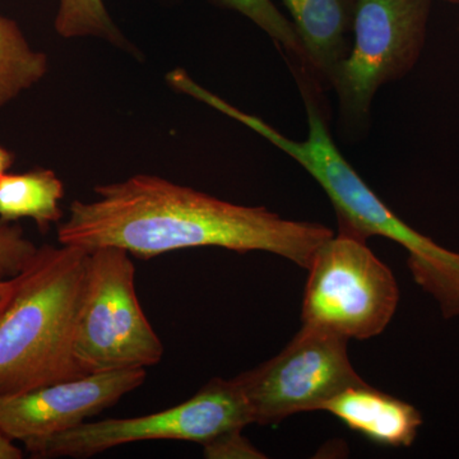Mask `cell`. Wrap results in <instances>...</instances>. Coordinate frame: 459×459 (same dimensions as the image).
Here are the masks:
<instances>
[{
  "label": "cell",
  "mask_w": 459,
  "mask_h": 459,
  "mask_svg": "<svg viewBox=\"0 0 459 459\" xmlns=\"http://www.w3.org/2000/svg\"><path fill=\"white\" fill-rule=\"evenodd\" d=\"M14 161V155L5 148L0 147V178L7 174L9 168Z\"/></svg>",
  "instance_id": "19"
},
{
  "label": "cell",
  "mask_w": 459,
  "mask_h": 459,
  "mask_svg": "<svg viewBox=\"0 0 459 459\" xmlns=\"http://www.w3.org/2000/svg\"><path fill=\"white\" fill-rule=\"evenodd\" d=\"M303 44L307 68L329 84L346 56L353 0H282Z\"/></svg>",
  "instance_id": "10"
},
{
  "label": "cell",
  "mask_w": 459,
  "mask_h": 459,
  "mask_svg": "<svg viewBox=\"0 0 459 459\" xmlns=\"http://www.w3.org/2000/svg\"><path fill=\"white\" fill-rule=\"evenodd\" d=\"M89 259L82 247L44 246L14 277L0 316V395L84 377L74 340Z\"/></svg>",
  "instance_id": "2"
},
{
  "label": "cell",
  "mask_w": 459,
  "mask_h": 459,
  "mask_svg": "<svg viewBox=\"0 0 459 459\" xmlns=\"http://www.w3.org/2000/svg\"><path fill=\"white\" fill-rule=\"evenodd\" d=\"M96 199L74 201L57 228L60 246L87 252L117 247L151 259L177 250L216 247L267 252L307 270L334 232L322 223L286 220L264 207L230 204L155 175L99 186Z\"/></svg>",
  "instance_id": "1"
},
{
  "label": "cell",
  "mask_w": 459,
  "mask_h": 459,
  "mask_svg": "<svg viewBox=\"0 0 459 459\" xmlns=\"http://www.w3.org/2000/svg\"><path fill=\"white\" fill-rule=\"evenodd\" d=\"M146 376V369L107 371L0 395V433L25 444L69 430L110 409Z\"/></svg>",
  "instance_id": "8"
},
{
  "label": "cell",
  "mask_w": 459,
  "mask_h": 459,
  "mask_svg": "<svg viewBox=\"0 0 459 459\" xmlns=\"http://www.w3.org/2000/svg\"><path fill=\"white\" fill-rule=\"evenodd\" d=\"M16 290V280H0V316L4 312L5 307H8L12 296Z\"/></svg>",
  "instance_id": "18"
},
{
  "label": "cell",
  "mask_w": 459,
  "mask_h": 459,
  "mask_svg": "<svg viewBox=\"0 0 459 459\" xmlns=\"http://www.w3.org/2000/svg\"><path fill=\"white\" fill-rule=\"evenodd\" d=\"M446 2L455 3V4H459V0H446Z\"/></svg>",
  "instance_id": "20"
},
{
  "label": "cell",
  "mask_w": 459,
  "mask_h": 459,
  "mask_svg": "<svg viewBox=\"0 0 459 459\" xmlns=\"http://www.w3.org/2000/svg\"><path fill=\"white\" fill-rule=\"evenodd\" d=\"M56 30L65 39L98 38L120 48L128 47L104 0H59Z\"/></svg>",
  "instance_id": "13"
},
{
  "label": "cell",
  "mask_w": 459,
  "mask_h": 459,
  "mask_svg": "<svg viewBox=\"0 0 459 459\" xmlns=\"http://www.w3.org/2000/svg\"><path fill=\"white\" fill-rule=\"evenodd\" d=\"M38 250L22 230L0 221V280H11L22 273Z\"/></svg>",
  "instance_id": "15"
},
{
  "label": "cell",
  "mask_w": 459,
  "mask_h": 459,
  "mask_svg": "<svg viewBox=\"0 0 459 459\" xmlns=\"http://www.w3.org/2000/svg\"><path fill=\"white\" fill-rule=\"evenodd\" d=\"M307 271L303 325L349 340H369L388 327L397 310L400 289L367 240L338 231L319 247Z\"/></svg>",
  "instance_id": "4"
},
{
  "label": "cell",
  "mask_w": 459,
  "mask_h": 459,
  "mask_svg": "<svg viewBox=\"0 0 459 459\" xmlns=\"http://www.w3.org/2000/svg\"><path fill=\"white\" fill-rule=\"evenodd\" d=\"M49 63L33 49L14 21L0 16V108L40 82Z\"/></svg>",
  "instance_id": "12"
},
{
  "label": "cell",
  "mask_w": 459,
  "mask_h": 459,
  "mask_svg": "<svg viewBox=\"0 0 459 459\" xmlns=\"http://www.w3.org/2000/svg\"><path fill=\"white\" fill-rule=\"evenodd\" d=\"M430 9L431 0H353L352 47L329 82L347 126L367 123L380 87L418 63Z\"/></svg>",
  "instance_id": "5"
},
{
  "label": "cell",
  "mask_w": 459,
  "mask_h": 459,
  "mask_svg": "<svg viewBox=\"0 0 459 459\" xmlns=\"http://www.w3.org/2000/svg\"><path fill=\"white\" fill-rule=\"evenodd\" d=\"M23 451L7 435L0 433V459H22Z\"/></svg>",
  "instance_id": "17"
},
{
  "label": "cell",
  "mask_w": 459,
  "mask_h": 459,
  "mask_svg": "<svg viewBox=\"0 0 459 459\" xmlns=\"http://www.w3.org/2000/svg\"><path fill=\"white\" fill-rule=\"evenodd\" d=\"M347 428L377 446H410L418 437L422 416L415 406L377 391L367 382L347 386L323 407Z\"/></svg>",
  "instance_id": "9"
},
{
  "label": "cell",
  "mask_w": 459,
  "mask_h": 459,
  "mask_svg": "<svg viewBox=\"0 0 459 459\" xmlns=\"http://www.w3.org/2000/svg\"><path fill=\"white\" fill-rule=\"evenodd\" d=\"M349 341L303 325L279 355L235 377L252 424L277 425L296 413L323 411L347 386L364 382L350 360Z\"/></svg>",
  "instance_id": "7"
},
{
  "label": "cell",
  "mask_w": 459,
  "mask_h": 459,
  "mask_svg": "<svg viewBox=\"0 0 459 459\" xmlns=\"http://www.w3.org/2000/svg\"><path fill=\"white\" fill-rule=\"evenodd\" d=\"M63 197L65 184L53 170L4 174L0 178V221L31 219L45 231L62 220Z\"/></svg>",
  "instance_id": "11"
},
{
  "label": "cell",
  "mask_w": 459,
  "mask_h": 459,
  "mask_svg": "<svg viewBox=\"0 0 459 459\" xmlns=\"http://www.w3.org/2000/svg\"><path fill=\"white\" fill-rule=\"evenodd\" d=\"M243 429H231L216 435L204 446V458L208 459H263L264 453L244 437Z\"/></svg>",
  "instance_id": "16"
},
{
  "label": "cell",
  "mask_w": 459,
  "mask_h": 459,
  "mask_svg": "<svg viewBox=\"0 0 459 459\" xmlns=\"http://www.w3.org/2000/svg\"><path fill=\"white\" fill-rule=\"evenodd\" d=\"M252 425L249 409L234 379L220 377L171 409L129 419L82 422L44 439L25 443L33 458H87L115 446L147 440L204 444L231 429Z\"/></svg>",
  "instance_id": "6"
},
{
  "label": "cell",
  "mask_w": 459,
  "mask_h": 459,
  "mask_svg": "<svg viewBox=\"0 0 459 459\" xmlns=\"http://www.w3.org/2000/svg\"><path fill=\"white\" fill-rule=\"evenodd\" d=\"M223 8L238 12L241 16L252 21L262 31L281 45L299 60L301 65H307L303 44L299 39L291 21L287 20L272 0H213Z\"/></svg>",
  "instance_id": "14"
},
{
  "label": "cell",
  "mask_w": 459,
  "mask_h": 459,
  "mask_svg": "<svg viewBox=\"0 0 459 459\" xmlns=\"http://www.w3.org/2000/svg\"><path fill=\"white\" fill-rule=\"evenodd\" d=\"M131 256L117 247L90 252L74 340L84 376L146 369L164 358V343L138 300Z\"/></svg>",
  "instance_id": "3"
}]
</instances>
